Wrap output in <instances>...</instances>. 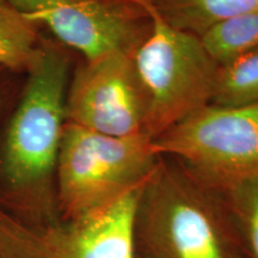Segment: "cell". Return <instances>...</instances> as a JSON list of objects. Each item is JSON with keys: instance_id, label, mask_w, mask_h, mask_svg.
I'll list each match as a JSON object with an SVG mask.
<instances>
[{"instance_id": "1", "label": "cell", "mask_w": 258, "mask_h": 258, "mask_svg": "<svg viewBox=\"0 0 258 258\" xmlns=\"http://www.w3.org/2000/svg\"><path fill=\"white\" fill-rule=\"evenodd\" d=\"M69 57L44 41L0 139V189L9 211L30 221L54 220L56 164L66 124Z\"/></svg>"}, {"instance_id": "2", "label": "cell", "mask_w": 258, "mask_h": 258, "mask_svg": "<svg viewBox=\"0 0 258 258\" xmlns=\"http://www.w3.org/2000/svg\"><path fill=\"white\" fill-rule=\"evenodd\" d=\"M133 240L137 258H245L220 194L163 158L141 190Z\"/></svg>"}, {"instance_id": "3", "label": "cell", "mask_w": 258, "mask_h": 258, "mask_svg": "<svg viewBox=\"0 0 258 258\" xmlns=\"http://www.w3.org/2000/svg\"><path fill=\"white\" fill-rule=\"evenodd\" d=\"M161 159L145 134L110 137L66 121L56 164V205L72 220L146 184Z\"/></svg>"}, {"instance_id": "4", "label": "cell", "mask_w": 258, "mask_h": 258, "mask_svg": "<svg viewBox=\"0 0 258 258\" xmlns=\"http://www.w3.org/2000/svg\"><path fill=\"white\" fill-rule=\"evenodd\" d=\"M138 3L151 25L133 57L148 103L144 134L153 140L211 104L220 66L200 37L170 25L150 0Z\"/></svg>"}, {"instance_id": "5", "label": "cell", "mask_w": 258, "mask_h": 258, "mask_svg": "<svg viewBox=\"0 0 258 258\" xmlns=\"http://www.w3.org/2000/svg\"><path fill=\"white\" fill-rule=\"evenodd\" d=\"M158 156L180 161L220 192L258 172V103L238 108L209 104L152 140Z\"/></svg>"}, {"instance_id": "6", "label": "cell", "mask_w": 258, "mask_h": 258, "mask_svg": "<svg viewBox=\"0 0 258 258\" xmlns=\"http://www.w3.org/2000/svg\"><path fill=\"white\" fill-rule=\"evenodd\" d=\"M143 188L72 220L30 221L0 205V258H137L133 226Z\"/></svg>"}, {"instance_id": "7", "label": "cell", "mask_w": 258, "mask_h": 258, "mask_svg": "<svg viewBox=\"0 0 258 258\" xmlns=\"http://www.w3.org/2000/svg\"><path fill=\"white\" fill-rule=\"evenodd\" d=\"M35 25H44L85 61L134 53L146 37V10L128 0H8Z\"/></svg>"}, {"instance_id": "8", "label": "cell", "mask_w": 258, "mask_h": 258, "mask_svg": "<svg viewBox=\"0 0 258 258\" xmlns=\"http://www.w3.org/2000/svg\"><path fill=\"white\" fill-rule=\"evenodd\" d=\"M133 54H108L76 70L67 88V122L110 137L144 134L148 103Z\"/></svg>"}, {"instance_id": "9", "label": "cell", "mask_w": 258, "mask_h": 258, "mask_svg": "<svg viewBox=\"0 0 258 258\" xmlns=\"http://www.w3.org/2000/svg\"><path fill=\"white\" fill-rule=\"evenodd\" d=\"M150 3L170 25L198 37L226 19L258 14V0H150Z\"/></svg>"}, {"instance_id": "10", "label": "cell", "mask_w": 258, "mask_h": 258, "mask_svg": "<svg viewBox=\"0 0 258 258\" xmlns=\"http://www.w3.org/2000/svg\"><path fill=\"white\" fill-rule=\"evenodd\" d=\"M44 41L38 27L19 14L8 0H0V67L28 73L36 64Z\"/></svg>"}, {"instance_id": "11", "label": "cell", "mask_w": 258, "mask_h": 258, "mask_svg": "<svg viewBox=\"0 0 258 258\" xmlns=\"http://www.w3.org/2000/svg\"><path fill=\"white\" fill-rule=\"evenodd\" d=\"M219 66L258 49V14L239 16L215 24L200 36Z\"/></svg>"}, {"instance_id": "12", "label": "cell", "mask_w": 258, "mask_h": 258, "mask_svg": "<svg viewBox=\"0 0 258 258\" xmlns=\"http://www.w3.org/2000/svg\"><path fill=\"white\" fill-rule=\"evenodd\" d=\"M219 194L230 213L245 258H258V172Z\"/></svg>"}, {"instance_id": "13", "label": "cell", "mask_w": 258, "mask_h": 258, "mask_svg": "<svg viewBox=\"0 0 258 258\" xmlns=\"http://www.w3.org/2000/svg\"><path fill=\"white\" fill-rule=\"evenodd\" d=\"M256 103H258V49L220 66L211 104L238 108Z\"/></svg>"}, {"instance_id": "14", "label": "cell", "mask_w": 258, "mask_h": 258, "mask_svg": "<svg viewBox=\"0 0 258 258\" xmlns=\"http://www.w3.org/2000/svg\"><path fill=\"white\" fill-rule=\"evenodd\" d=\"M5 71L8 70H4L0 67V114L4 110V106L6 104V101H8V97L10 96V83L9 80L6 79L5 74H3V72H5Z\"/></svg>"}, {"instance_id": "15", "label": "cell", "mask_w": 258, "mask_h": 258, "mask_svg": "<svg viewBox=\"0 0 258 258\" xmlns=\"http://www.w3.org/2000/svg\"><path fill=\"white\" fill-rule=\"evenodd\" d=\"M128 2H135V3H138L139 0H128Z\"/></svg>"}]
</instances>
